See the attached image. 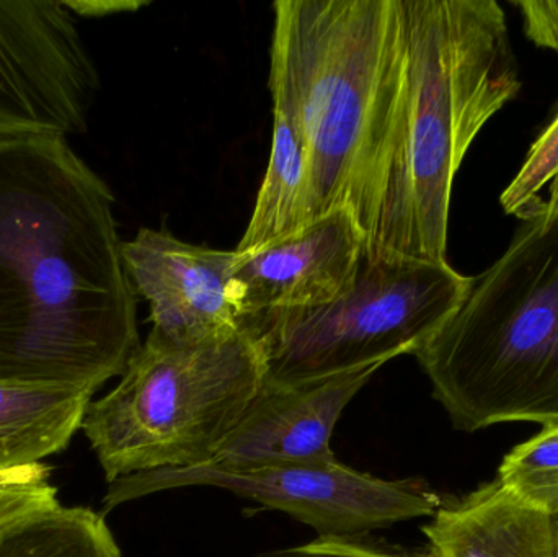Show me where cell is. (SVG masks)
Segmentation results:
<instances>
[{"mask_svg": "<svg viewBox=\"0 0 558 557\" xmlns=\"http://www.w3.org/2000/svg\"><path fill=\"white\" fill-rule=\"evenodd\" d=\"M364 247L353 213L338 208L264 247L234 249L232 293L241 317L328 303L353 281Z\"/></svg>", "mask_w": 558, "mask_h": 557, "instance_id": "obj_10", "label": "cell"}, {"mask_svg": "<svg viewBox=\"0 0 558 557\" xmlns=\"http://www.w3.org/2000/svg\"><path fill=\"white\" fill-rule=\"evenodd\" d=\"M267 366L245 336L180 346L149 334L113 391L92 401L82 431L108 484L206 467L264 388Z\"/></svg>", "mask_w": 558, "mask_h": 557, "instance_id": "obj_5", "label": "cell"}, {"mask_svg": "<svg viewBox=\"0 0 558 557\" xmlns=\"http://www.w3.org/2000/svg\"><path fill=\"white\" fill-rule=\"evenodd\" d=\"M520 219L505 254L413 355L456 431L558 425V190Z\"/></svg>", "mask_w": 558, "mask_h": 557, "instance_id": "obj_4", "label": "cell"}, {"mask_svg": "<svg viewBox=\"0 0 558 557\" xmlns=\"http://www.w3.org/2000/svg\"><path fill=\"white\" fill-rule=\"evenodd\" d=\"M216 487L265 509L281 510L318 536L361 538L374 530L433 517L442 497L418 477L387 481L337 458L226 471L211 467L133 474L108 484L105 512L162 491Z\"/></svg>", "mask_w": 558, "mask_h": 557, "instance_id": "obj_7", "label": "cell"}, {"mask_svg": "<svg viewBox=\"0 0 558 557\" xmlns=\"http://www.w3.org/2000/svg\"><path fill=\"white\" fill-rule=\"evenodd\" d=\"M384 365L374 363L299 385L265 383L241 424L206 467L242 471L331 460L338 419Z\"/></svg>", "mask_w": 558, "mask_h": 557, "instance_id": "obj_11", "label": "cell"}, {"mask_svg": "<svg viewBox=\"0 0 558 557\" xmlns=\"http://www.w3.org/2000/svg\"><path fill=\"white\" fill-rule=\"evenodd\" d=\"M471 284L472 277L448 262L366 244L353 281L337 298L248 314L241 330L264 356L265 383L299 385L415 355L461 306Z\"/></svg>", "mask_w": 558, "mask_h": 557, "instance_id": "obj_6", "label": "cell"}, {"mask_svg": "<svg viewBox=\"0 0 558 557\" xmlns=\"http://www.w3.org/2000/svg\"><path fill=\"white\" fill-rule=\"evenodd\" d=\"M255 557H441L432 546L416 552H397L361 542L360 538L318 536L304 545L274 549Z\"/></svg>", "mask_w": 558, "mask_h": 557, "instance_id": "obj_19", "label": "cell"}, {"mask_svg": "<svg viewBox=\"0 0 558 557\" xmlns=\"http://www.w3.org/2000/svg\"><path fill=\"white\" fill-rule=\"evenodd\" d=\"M268 88L307 160L305 225L347 208L369 242L403 82L402 0H277Z\"/></svg>", "mask_w": 558, "mask_h": 557, "instance_id": "obj_2", "label": "cell"}, {"mask_svg": "<svg viewBox=\"0 0 558 557\" xmlns=\"http://www.w3.org/2000/svg\"><path fill=\"white\" fill-rule=\"evenodd\" d=\"M98 90L65 0H0V141L85 133Z\"/></svg>", "mask_w": 558, "mask_h": 557, "instance_id": "obj_8", "label": "cell"}, {"mask_svg": "<svg viewBox=\"0 0 558 557\" xmlns=\"http://www.w3.org/2000/svg\"><path fill=\"white\" fill-rule=\"evenodd\" d=\"M123 257L134 291L149 303L153 336L198 346L241 332L232 293L235 251L190 244L144 228L123 242Z\"/></svg>", "mask_w": 558, "mask_h": 557, "instance_id": "obj_9", "label": "cell"}, {"mask_svg": "<svg viewBox=\"0 0 558 557\" xmlns=\"http://www.w3.org/2000/svg\"><path fill=\"white\" fill-rule=\"evenodd\" d=\"M0 557H123L104 513L56 502L0 526Z\"/></svg>", "mask_w": 558, "mask_h": 557, "instance_id": "obj_15", "label": "cell"}, {"mask_svg": "<svg viewBox=\"0 0 558 557\" xmlns=\"http://www.w3.org/2000/svg\"><path fill=\"white\" fill-rule=\"evenodd\" d=\"M423 533L441 557H557L556 519L518 500L498 480L445 500Z\"/></svg>", "mask_w": 558, "mask_h": 557, "instance_id": "obj_12", "label": "cell"}, {"mask_svg": "<svg viewBox=\"0 0 558 557\" xmlns=\"http://www.w3.org/2000/svg\"><path fill=\"white\" fill-rule=\"evenodd\" d=\"M65 5L81 16H107L114 13L136 12L147 5V2H133V0H65Z\"/></svg>", "mask_w": 558, "mask_h": 557, "instance_id": "obj_21", "label": "cell"}, {"mask_svg": "<svg viewBox=\"0 0 558 557\" xmlns=\"http://www.w3.org/2000/svg\"><path fill=\"white\" fill-rule=\"evenodd\" d=\"M399 117L369 247L448 262L459 167L521 92L507 15L495 0H402Z\"/></svg>", "mask_w": 558, "mask_h": 557, "instance_id": "obj_3", "label": "cell"}, {"mask_svg": "<svg viewBox=\"0 0 558 557\" xmlns=\"http://www.w3.org/2000/svg\"><path fill=\"white\" fill-rule=\"evenodd\" d=\"M556 525H557V557H558V517L556 519Z\"/></svg>", "mask_w": 558, "mask_h": 557, "instance_id": "obj_22", "label": "cell"}, {"mask_svg": "<svg viewBox=\"0 0 558 557\" xmlns=\"http://www.w3.org/2000/svg\"><path fill=\"white\" fill-rule=\"evenodd\" d=\"M546 186L558 190V105H554L549 120L531 144L520 172L501 195L505 213L518 218L526 215L543 199L539 193Z\"/></svg>", "mask_w": 558, "mask_h": 557, "instance_id": "obj_17", "label": "cell"}, {"mask_svg": "<svg viewBox=\"0 0 558 557\" xmlns=\"http://www.w3.org/2000/svg\"><path fill=\"white\" fill-rule=\"evenodd\" d=\"M307 160L294 124L274 108V140L254 213L235 251L251 252L304 228Z\"/></svg>", "mask_w": 558, "mask_h": 557, "instance_id": "obj_14", "label": "cell"}, {"mask_svg": "<svg viewBox=\"0 0 558 557\" xmlns=\"http://www.w3.org/2000/svg\"><path fill=\"white\" fill-rule=\"evenodd\" d=\"M556 105H558V100L556 101Z\"/></svg>", "mask_w": 558, "mask_h": 557, "instance_id": "obj_23", "label": "cell"}, {"mask_svg": "<svg viewBox=\"0 0 558 557\" xmlns=\"http://www.w3.org/2000/svg\"><path fill=\"white\" fill-rule=\"evenodd\" d=\"M49 477L43 463L0 473V526L58 502Z\"/></svg>", "mask_w": 558, "mask_h": 557, "instance_id": "obj_18", "label": "cell"}, {"mask_svg": "<svg viewBox=\"0 0 558 557\" xmlns=\"http://www.w3.org/2000/svg\"><path fill=\"white\" fill-rule=\"evenodd\" d=\"M92 398L77 389L0 382V473L65 450Z\"/></svg>", "mask_w": 558, "mask_h": 557, "instance_id": "obj_13", "label": "cell"}, {"mask_svg": "<svg viewBox=\"0 0 558 557\" xmlns=\"http://www.w3.org/2000/svg\"><path fill=\"white\" fill-rule=\"evenodd\" d=\"M498 481L531 509L558 517V425H546L514 447L498 468Z\"/></svg>", "mask_w": 558, "mask_h": 557, "instance_id": "obj_16", "label": "cell"}, {"mask_svg": "<svg viewBox=\"0 0 558 557\" xmlns=\"http://www.w3.org/2000/svg\"><path fill=\"white\" fill-rule=\"evenodd\" d=\"M141 346L110 186L68 137L0 141V382L95 395Z\"/></svg>", "mask_w": 558, "mask_h": 557, "instance_id": "obj_1", "label": "cell"}, {"mask_svg": "<svg viewBox=\"0 0 558 557\" xmlns=\"http://www.w3.org/2000/svg\"><path fill=\"white\" fill-rule=\"evenodd\" d=\"M523 15L524 33L534 45L558 52V0L513 2Z\"/></svg>", "mask_w": 558, "mask_h": 557, "instance_id": "obj_20", "label": "cell"}]
</instances>
